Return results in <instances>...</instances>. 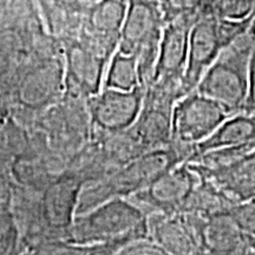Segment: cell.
<instances>
[{
	"instance_id": "obj_2",
	"label": "cell",
	"mask_w": 255,
	"mask_h": 255,
	"mask_svg": "<svg viewBox=\"0 0 255 255\" xmlns=\"http://www.w3.org/2000/svg\"><path fill=\"white\" fill-rule=\"evenodd\" d=\"M254 46L255 39L250 31L237 38L209 66L195 91L222 105L231 115L244 111Z\"/></svg>"
},
{
	"instance_id": "obj_5",
	"label": "cell",
	"mask_w": 255,
	"mask_h": 255,
	"mask_svg": "<svg viewBox=\"0 0 255 255\" xmlns=\"http://www.w3.org/2000/svg\"><path fill=\"white\" fill-rule=\"evenodd\" d=\"M163 27L162 12L156 2L129 0L117 50L136 57L139 82L144 88L154 78Z\"/></svg>"
},
{
	"instance_id": "obj_1",
	"label": "cell",
	"mask_w": 255,
	"mask_h": 255,
	"mask_svg": "<svg viewBox=\"0 0 255 255\" xmlns=\"http://www.w3.org/2000/svg\"><path fill=\"white\" fill-rule=\"evenodd\" d=\"M194 151L171 143L168 148L148 151L117 169L109 176L82 187L76 216L90 212L110 200L128 199L149 187L175 165L188 162Z\"/></svg>"
},
{
	"instance_id": "obj_22",
	"label": "cell",
	"mask_w": 255,
	"mask_h": 255,
	"mask_svg": "<svg viewBox=\"0 0 255 255\" xmlns=\"http://www.w3.org/2000/svg\"><path fill=\"white\" fill-rule=\"evenodd\" d=\"M213 12L228 20H246L255 13V0H214Z\"/></svg>"
},
{
	"instance_id": "obj_6",
	"label": "cell",
	"mask_w": 255,
	"mask_h": 255,
	"mask_svg": "<svg viewBox=\"0 0 255 255\" xmlns=\"http://www.w3.org/2000/svg\"><path fill=\"white\" fill-rule=\"evenodd\" d=\"M231 116L222 105L193 91L175 103L171 122V143L194 151Z\"/></svg>"
},
{
	"instance_id": "obj_14",
	"label": "cell",
	"mask_w": 255,
	"mask_h": 255,
	"mask_svg": "<svg viewBox=\"0 0 255 255\" xmlns=\"http://www.w3.org/2000/svg\"><path fill=\"white\" fill-rule=\"evenodd\" d=\"M82 187L77 178L64 171L41 193V212L52 234L63 232L70 237Z\"/></svg>"
},
{
	"instance_id": "obj_10",
	"label": "cell",
	"mask_w": 255,
	"mask_h": 255,
	"mask_svg": "<svg viewBox=\"0 0 255 255\" xmlns=\"http://www.w3.org/2000/svg\"><path fill=\"white\" fill-rule=\"evenodd\" d=\"M206 220L191 213L149 216L148 237L169 255H207L203 248Z\"/></svg>"
},
{
	"instance_id": "obj_12",
	"label": "cell",
	"mask_w": 255,
	"mask_h": 255,
	"mask_svg": "<svg viewBox=\"0 0 255 255\" xmlns=\"http://www.w3.org/2000/svg\"><path fill=\"white\" fill-rule=\"evenodd\" d=\"M144 91L142 85L130 91L102 88L89 100L94 129L109 132L131 127L141 111Z\"/></svg>"
},
{
	"instance_id": "obj_17",
	"label": "cell",
	"mask_w": 255,
	"mask_h": 255,
	"mask_svg": "<svg viewBox=\"0 0 255 255\" xmlns=\"http://www.w3.org/2000/svg\"><path fill=\"white\" fill-rule=\"evenodd\" d=\"M248 246L247 235L229 213L207 218L203 248L207 255H235Z\"/></svg>"
},
{
	"instance_id": "obj_13",
	"label": "cell",
	"mask_w": 255,
	"mask_h": 255,
	"mask_svg": "<svg viewBox=\"0 0 255 255\" xmlns=\"http://www.w3.org/2000/svg\"><path fill=\"white\" fill-rule=\"evenodd\" d=\"M65 64L64 90L91 98L102 90L109 62L89 49L77 37L63 44Z\"/></svg>"
},
{
	"instance_id": "obj_28",
	"label": "cell",
	"mask_w": 255,
	"mask_h": 255,
	"mask_svg": "<svg viewBox=\"0 0 255 255\" xmlns=\"http://www.w3.org/2000/svg\"><path fill=\"white\" fill-rule=\"evenodd\" d=\"M250 32H251L252 36H253L254 39H255V13L253 15V19H252V24H251V27H250Z\"/></svg>"
},
{
	"instance_id": "obj_18",
	"label": "cell",
	"mask_w": 255,
	"mask_h": 255,
	"mask_svg": "<svg viewBox=\"0 0 255 255\" xmlns=\"http://www.w3.org/2000/svg\"><path fill=\"white\" fill-rule=\"evenodd\" d=\"M255 142V113H241L231 115L208 138L195 146V154L218 150L228 146L242 145ZM193 156V157H194Z\"/></svg>"
},
{
	"instance_id": "obj_9",
	"label": "cell",
	"mask_w": 255,
	"mask_h": 255,
	"mask_svg": "<svg viewBox=\"0 0 255 255\" xmlns=\"http://www.w3.org/2000/svg\"><path fill=\"white\" fill-rule=\"evenodd\" d=\"M144 89L141 111L130 128L148 152L171 144L173 110L180 97L177 91L157 84H149Z\"/></svg>"
},
{
	"instance_id": "obj_7",
	"label": "cell",
	"mask_w": 255,
	"mask_h": 255,
	"mask_svg": "<svg viewBox=\"0 0 255 255\" xmlns=\"http://www.w3.org/2000/svg\"><path fill=\"white\" fill-rule=\"evenodd\" d=\"M199 178L189 162H183L169 169L150 186L128 197V200L141 210L145 218L178 214L182 212Z\"/></svg>"
},
{
	"instance_id": "obj_15",
	"label": "cell",
	"mask_w": 255,
	"mask_h": 255,
	"mask_svg": "<svg viewBox=\"0 0 255 255\" xmlns=\"http://www.w3.org/2000/svg\"><path fill=\"white\" fill-rule=\"evenodd\" d=\"M197 174L212 180L235 202L255 200V149L219 167H203L189 162Z\"/></svg>"
},
{
	"instance_id": "obj_4",
	"label": "cell",
	"mask_w": 255,
	"mask_h": 255,
	"mask_svg": "<svg viewBox=\"0 0 255 255\" xmlns=\"http://www.w3.org/2000/svg\"><path fill=\"white\" fill-rule=\"evenodd\" d=\"M252 19L235 21L215 13L202 15L193 25L184 76L181 83V97L195 91L202 76L220 53L237 38L250 31Z\"/></svg>"
},
{
	"instance_id": "obj_27",
	"label": "cell",
	"mask_w": 255,
	"mask_h": 255,
	"mask_svg": "<svg viewBox=\"0 0 255 255\" xmlns=\"http://www.w3.org/2000/svg\"><path fill=\"white\" fill-rule=\"evenodd\" d=\"M235 255H255V251L252 250L251 247H247L245 248V250H242L241 252H239V253Z\"/></svg>"
},
{
	"instance_id": "obj_11",
	"label": "cell",
	"mask_w": 255,
	"mask_h": 255,
	"mask_svg": "<svg viewBox=\"0 0 255 255\" xmlns=\"http://www.w3.org/2000/svg\"><path fill=\"white\" fill-rule=\"evenodd\" d=\"M197 19L200 18L186 15L164 25L152 84L173 89L181 96V83L187 66L190 31Z\"/></svg>"
},
{
	"instance_id": "obj_8",
	"label": "cell",
	"mask_w": 255,
	"mask_h": 255,
	"mask_svg": "<svg viewBox=\"0 0 255 255\" xmlns=\"http://www.w3.org/2000/svg\"><path fill=\"white\" fill-rule=\"evenodd\" d=\"M129 0H96L90 2L76 37L98 56L110 62L119 49Z\"/></svg>"
},
{
	"instance_id": "obj_20",
	"label": "cell",
	"mask_w": 255,
	"mask_h": 255,
	"mask_svg": "<svg viewBox=\"0 0 255 255\" xmlns=\"http://www.w3.org/2000/svg\"><path fill=\"white\" fill-rule=\"evenodd\" d=\"M137 87H141V82L136 57L117 50L108 64L103 88L130 91Z\"/></svg>"
},
{
	"instance_id": "obj_29",
	"label": "cell",
	"mask_w": 255,
	"mask_h": 255,
	"mask_svg": "<svg viewBox=\"0 0 255 255\" xmlns=\"http://www.w3.org/2000/svg\"><path fill=\"white\" fill-rule=\"evenodd\" d=\"M89 2H94V1H96V0H88Z\"/></svg>"
},
{
	"instance_id": "obj_23",
	"label": "cell",
	"mask_w": 255,
	"mask_h": 255,
	"mask_svg": "<svg viewBox=\"0 0 255 255\" xmlns=\"http://www.w3.org/2000/svg\"><path fill=\"white\" fill-rule=\"evenodd\" d=\"M19 238V231L12 215L9 205L0 206V255H6Z\"/></svg>"
},
{
	"instance_id": "obj_16",
	"label": "cell",
	"mask_w": 255,
	"mask_h": 255,
	"mask_svg": "<svg viewBox=\"0 0 255 255\" xmlns=\"http://www.w3.org/2000/svg\"><path fill=\"white\" fill-rule=\"evenodd\" d=\"M41 17L51 36L62 43L78 34L88 0H37Z\"/></svg>"
},
{
	"instance_id": "obj_21",
	"label": "cell",
	"mask_w": 255,
	"mask_h": 255,
	"mask_svg": "<svg viewBox=\"0 0 255 255\" xmlns=\"http://www.w3.org/2000/svg\"><path fill=\"white\" fill-rule=\"evenodd\" d=\"M214 0H161L159 9L162 12L164 25L178 17L201 18L213 12Z\"/></svg>"
},
{
	"instance_id": "obj_25",
	"label": "cell",
	"mask_w": 255,
	"mask_h": 255,
	"mask_svg": "<svg viewBox=\"0 0 255 255\" xmlns=\"http://www.w3.org/2000/svg\"><path fill=\"white\" fill-rule=\"evenodd\" d=\"M114 255H169L150 238H142L124 245Z\"/></svg>"
},
{
	"instance_id": "obj_26",
	"label": "cell",
	"mask_w": 255,
	"mask_h": 255,
	"mask_svg": "<svg viewBox=\"0 0 255 255\" xmlns=\"http://www.w3.org/2000/svg\"><path fill=\"white\" fill-rule=\"evenodd\" d=\"M244 111L255 113V46L252 51L250 60V70H248V94Z\"/></svg>"
},
{
	"instance_id": "obj_24",
	"label": "cell",
	"mask_w": 255,
	"mask_h": 255,
	"mask_svg": "<svg viewBox=\"0 0 255 255\" xmlns=\"http://www.w3.org/2000/svg\"><path fill=\"white\" fill-rule=\"evenodd\" d=\"M229 214L247 237L255 239V200L237 202Z\"/></svg>"
},
{
	"instance_id": "obj_3",
	"label": "cell",
	"mask_w": 255,
	"mask_h": 255,
	"mask_svg": "<svg viewBox=\"0 0 255 255\" xmlns=\"http://www.w3.org/2000/svg\"><path fill=\"white\" fill-rule=\"evenodd\" d=\"M76 244L131 242L148 238L144 214L128 199L110 200L90 212L77 215L70 228Z\"/></svg>"
},
{
	"instance_id": "obj_19",
	"label": "cell",
	"mask_w": 255,
	"mask_h": 255,
	"mask_svg": "<svg viewBox=\"0 0 255 255\" xmlns=\"http://www.w3.org/2000/svg\"><path fill=\"white\" fill-rule=\"evenodd\" d=\"M197 175L200 177L199 182L191 191L189 199L181 213H191L203 218L229 213V210L237 202L221 188L216 186L212 180L200 174Z\"/></svg>"
}]
</instances>
